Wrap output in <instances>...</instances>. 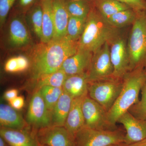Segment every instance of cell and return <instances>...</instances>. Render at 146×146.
I'll list each match as a JSON object with an SVG mask.
<instances>
[{"mask_svg": "<svg viewBox=\"0 0 146 146\" xmlns=\"http://www.w3.org/2000/svg\"><path fill=\"white\" fill-rule=\"evenodd\" d=\"M6 142L5 140L1 136L0 137V146H6Z\"/></svg>", "mask_w": 146, "mask_h": 146, "instance_id": "8d00e7d4", "label": "cell"}, {"mask_svg": "<svg viewBox=\"0 0 146 146\" xmlns=\"http://www.w3.org/2000/svg\"><path fill=\"white\" fill-rule=\"evenodd\" d=\"M18 91L17 89H11L6 91L4 96L5 99L9 102L18 96Z\"/></svg>", "mask_w": 146, "mask_h": 146, "instance_id": "836d02e7", "label": "cell"}, {"mask_svg": "<svg viewBox=\"0 0 146 146\" xmlns=\"http://www.w3.org/2000/svg\"><path fill=\"white\" fill-rule=\"evenodd\" d=\"M93 53L78 49L77 52L65 60L60 69L67 76L80 74L88 72Z\"/></svg>", "mask_w": 146, "mask_h": 146, "instance_id": "5bb4252c", "label": "cell"}, {"mask_svg": "<svg viewBox=\"0 0 146 146\" xmlns=\"http://www.w3.org/2000/svg\"><path fill=\"white\" fill-rule=\"evenodd\" d=\"M136 18L135 13L129 9L115 13L106 21L113 27L119 28L133 23Z\"/></svg>", "mask_w": 146, "mask_h": 146, "instance_id": "484cf974", "label": "cell"}, {"mask_svg": "<svg viewBox=\"0 0 146 146\" xmlns=\"http://www.w3.org/2000/svg\"><path fill=\"white\" fill-rule=\"evenodd\" d=\"M41 1H42V0H41Z\"/></svg>", "mask_w": 146, "mask_h": 146, "instance_id": "b9f144b4", "label": "cell"}, {"mask_svg": "<svg viewBox=\"0 0 146 146\" xmlns=\"http://www.w3.org/2000/svg\"><path fill=\"white\" fill-rule=\"evenodd\" d=\"M35 1V0H19V4L21 8H27L33 5Z\"/></svg>", "mask_w": 146, "mask_h": 146, "instance_id": "e575fe53", "label": "cell"}, {"mask_svg": "<svg viewBox=\"0 0 146 146\" xmlns=\"http://www.w3.org/2000/svg\"><path fill=\"white\" fill-rule=\"evenodd\" d=\"M52 5L54 23L53 39H60L67 35L70 14L65 0H52Z\"/></svg>", "mask_w": 146, "mask_h": 146, "instance_id": "9a60e30c", "label": "cell"}, {"mask_svg": "<svg viewBox=\"0 0 146 146\" xmlns=\"http://www.w3.org/2000/svg\"><path fill=\"white\" fill-rule=\"evenodd\" d=\"M87 73L67 76L63 86V91L73 99L88 95Z\"/></svg>", "mask_w": 146, "mask_h": 146, "instance_id": "ac0fdd59", "label": "cell"}, {"mask_svg": "<svg viewBox=\"0 0 146 146\" xmlns=\"http://www.w3.org/2000/svg\"><path fill=\"white\" fill-rule=\"evenodd\" d=\"M125 146H146V138L134 143L125 145Z\"/></svg>", "mask_w": 146, "mask_h": 146, "instance_id": "d590c367", "label": "cell"}, {"mask_svg": "<svg viewBox=\"0 0 146 146\" xmlns=\"http://www.w3.org/2000/svg\"><path fill=\"white\" fill-rule=\"evenodd\" d=\"M25 20L20 15L11 19L8 28L7 42L12 48H22L31 42L30 35Z\"/></svg>", "mask_w": 146, "mask_h": 146, "instance_id": "7c38bea8", "label": "cell"}, {"mask_svg": "<svg viewBox=\"0 0 146 146\" xmlns=\"http://www.w3.org/2000/svg\"><path fill=\"white\" fill-rule=\"evenodd\" d=\"M71 1H80V0H71Z\"/></svg>", "mask_w": 146, "mask_h": 146, "instance_id": "ab89813d", "label": "cell"}, {"mask_svg": "<svg viewBox=\"0 0 146 146\" xmlns=\"http://www.w3.org/2000/svg\"><path fill=\"white\" fill-rule=\"evenodd\" d=\"M117 123L121 124L125 130L124 143L130 145L146 138V120L135 117L128 111L119 118Z\"/></svg>", "mask_w": 146, "mask_h": 146, "instance_id": "8fae6325", "label": "cell"}, {"mask_svg": "<svg viewBox=\"0 0 146 146\" xmlns=\"http://www.w3.org/2000/svg\"><path fill=\"white\" fill-rule=\"evenodd\" d=\"M41 3L43 9L41 42L46 43L51 41L54 36V23L52 0H42Z\"/></svg>", "mask_w": 146, "mask_h": 146, "instance_id": "ffe728a7", "label": "cell"}, {"mask_svg": "<svg viewBox=\"0 0 146 146\" xmlns=\"http://www.w3.org/2000/svg\"><path fill=\"white\" fill-rule=\"evenodd\" d=\"M86 19L70 16L66 36L74 41H78L83 33Z\"/></svg>", "mask_w": 146, "mask_h": 146, "instance_id": "4316f807", "label": "cell"}, {"mask_svg": "<svg viewBox=\"0 0 146 146\" xmlns=\"http://www.w3.org/2000/svg\"><path fill=\"white\" fill-rule=\"evenodd\" d=\"M93 54L87 72L89 83L114 78V69L110 58V48L108 42Z\"/></svg>", "mask_w": 146, "mask_h": 146, "instance_id": "52a82bcc", "label": "cell"}, {"mask_svg": "<svg viewBox=\"0 0 146 146\" xmlns=\"http://www.w3.org/2000/svg\"><path fill=\"white\" fill-rule=\"evenodd\" d=\"M26 118L27 123L37 130L52 125L51 112L39 91H35L32 97Z\"/></svg>", "mask_w": 146, "mask_h": 146, "instance_id": "9c48e42d", "label": "cell"}, {"mask_svg": "<svg viewBox=\"0 0 146 146\" xmlns=\"http://www.w3.org/2000/svg\"><path fill=\"white\" fill-rule=\"evenodd\" d=\"M16 0H0V25H4L11 9Z\"/></svg>", "mask_w": 146, "mask_h": 146, "instance_id": "4dcf8cb0", "label": "cell"}, {"mask_svg": "<svg viewBox=\"0 0 146 146\" xmlns=\"http://www.w3.org/2000/svg\"><path fill=\"white\" fill-rule=\"evenodd\" d=\"M123 79L111 78L89 82L88 95L107 112L110 109L121 93Z\"/></svg>", "mask_w": 146, "mask_h": 146, "instance_id": "5b68a950", "label": "cell"}, {"mask_svg": "<svg viewBox=\"0 0 146 146\" xmlns=\"http://www.w3.org/2000/svg\"><path fill=\"white\" fill-rule=\"evenodd\" d=\"M82 110L84 127L104 130H113L118 128L110 123L107 111L88 95L84 99Z\"/></svg>", "mask_w": 146, "mask_h": 146, "instance_id": "ba28073f", "label": "cell"}, {"mask_svg": "<svg viewBox=\"0 0 146 146\" xmlns=\"http://www.w3.org/2000/svg\"><path fill=\"white\" fill-rule=\"evenodd\" d=\"M67 77L65 72L61 69L54 72L42 76L35 81V91L44 86L63 87Z\"/></svg>", "mask_w": 146, "mask_h": 146, "instance_id": "7402d4cb", "label": "cell"}, {"mask_svg": "<svg viewBox=\"0 0 146 146\" xmlns=\"http://www.w3.org/2000/svg\"><path fill=\"white\" fill-rule=\"evenodd\" d=\"M146 81V73L140 68L127 74L124 78L121 93L107 112L108 120L112 125L116 126L120 117L138 102L139 93Z\"/></svg>", "mask_w": 146, "mask_h": 146, "instance_id": "7a4b0ae2", "label": "cell"}, {"mask_svg": "<svg viewBox=\"0 0 146 146\" xmlns=\"http://www.w3.org/2000/svg\"><path fill=\"white\" fill-rule=\"evenodd\" d=\"M28 58L24 56L11 58L5 64L4 70L9 73H16L25 71L29 67Z\"/></svg>", "mask_w": 146, "mask_h": 146, "instance_id": "83f0119b", "label": "cell"}, {"mask_svg": "<svg viewBox=\"0 0 146 146\" xmlns=\"http://www.w3.org/2000/svg\"><path fill=\"white\" fill-rule=\"evenodd\" d=\"M141 99L133 105L128 111L135 117L141 120H146V84L141 89Z\"/></svg>", "mask_w": 146, "mask_h": 146, "instance_id": "f546056e", "label": "cell"}, {"mask_svg": "<svg viewBox=\"0 0 146 146\" xmlns=\"http://www.w3.org/2000/svg\"><path fill=\"white\" fill-rule=\"evenodd\" d=\"M125 131L94 129L84 126L75 136L76 146H108L124 143Z\"/></svg>", "mask_w": 146, "mask_h": 146, "instance_id": "277c9868", "label": "cell"}, {"mask_svg": "<svg viewBox=\"0 0 146 146\" xmlns=\"http://www.w3.org/2000/svg\"><path fill=\"white\" fill-rule=\"evenodd\" d=\"M110 55L114 69L113 78L123 79L129 70L127 49L123 39H117L113 41L110 48Z\"/></svg>", "mask_w": 146, "mask_h": 146, "instance_id": "4fadbf2b", "label": "cell"}, {"mask_svg": "<svg viewBox=\"0 0 146 146\" xmlns=\"http://www.w3.org/2000/svg\"><path fill=\"white\" fill-rule=\"evenodd\" d=\"M114 28L101 15L90 11L83 33L78 40L79 49L93 53L96 52L115 38L116 32Z\"/></svg>", "mask_w": 146, "mask_h": 146, "instance_id": "3957f363", "label": "cell"}, {"mask_svg": "<svg viewBox=\"0 0 146 146\" xmlns=\"http://www.w3.org/2000/svg\"><path fill=\"white\" fill-rule=\"evenodd\" d=\"M66 6L70 16L86 18L90 11L89 5L83 0L66 2Z\"/></svg>", "mask_w": 146, "mask_h": 146, "instance_id": "f1b7e54d", "label": "cell"}, {"mask_svg": "<svg viewBox=\"0 0 146 146\" xmlns=\"http://www.w3.org/2000/svg\"><path fill=\"white\" fill-rule=\"evenodd\" d=\"M78 42L65 36L35 46L31 54L32 78L35 80L60 70L65 60L77 52Z\"/></svg>", "mask_w": 146, "mask_h": 146, "instance_id": "6da1fadb", "label": "cell"}, {"mask_svg": "<svg viewBox=\"0 0 146 146\" xmlns=\"http://www.w3.org/2000/svg\"><path fill=\"white\" fill-rule=\"evenodd\" d=\"M31 29L41 42L42 36L43 9L41 3L35 5L31 8L27 14Z\"/></svg>", "mask_w": 146, "mask_h": 146, "instance_id": "603a6c76", "label": "cell"}, {"mask_svg": "<svg viewBox=\"0 0 146 146\" xmlns=\"http://www.w3.org/2000/svg\"><path fill=\"white\" fill-rule=\"evenodd\" d=\"M125 4L134 10L140 11L146 9V3L144 0H117Z\"/></svg>", "mask_w": 146, "mask_h": 146, "instance_id": "1f68e13d", "label": "cell"}, {"mask_svg": "<svg viewBox=\"0 0 146 146\" xmlns=\"http://www.w3.org/2000/svg\"><path fill=\"white\" fill-rule=\"evenodd\" d=\"M10 106L16 110H21L25 104L24 98L22 96H17L14 99L9 102Z\"/></svg>", "mask_w": 146, "mask_h": 146, "instance_id": "d6a6232c", "label": "cell"}, {"mask_svg": "<svg viewBox=\"0 0 146 146\" xmlns=\"http://www.w3.org/2000/svg\"><path fill=\"white\" fill-rule=\"evenodd\" d=\"M16 110L9 105H0V123L1 127L24 130L27 122Z\"/></svg>", "mask_w": 146, "mask_h": 146, "instance_id": "d6986e66", "label": "cell"}, {"mask_svg": "<svg viewBox=\"0 0 146 146\" xmlns=\"http://www.w3.org/2000/svg\"><path fill=\"white\" fill-rule=\"evenodd\" d=\"M145 84H146V83H145Z\"/></svg>", "mask_w": 146, "mask_h": 146, "instance_id": "60d3db41", "label": "cell"}, {"mask_svg": "<svg viewBox=\"0 0 146 146\" xmlns=\"http://www.w3.org/2000/svg\"><path fill=\"white\" fill-rule=\"evenodd\" d=\"M73 99L69 94L63 91L52 111V125L64 126L70 110Z\"/></svg>", "mask_w": 146, "mask_h": 146, "instance_id": "44dd1931", "label": "cell"}, {"mask_svg": "<svg viewBox=\"0 0 146 146\" xmlns=\"http://www.w3.org/2000/svg\"><path fill=\"white\" fill-rule=\"evenodd\" d=\"M86 96L73 99L70 110L64 126L74 137L77 132L84 126L82 104Z\"/></svg>", "mask_w": 146, "mask_h": 146, "instance_id": "e0dca14e", "label": "cell"}, {"mask_svg": "<svg viewBox=\"0 0 146 146\" xmlns=\"http://www.w3.org/2000/svg\"><path fill=\"white\" fill-rule=\"evenodd\" d=\"M125 143H121L118 144H115V145H111L108 146H125Z\"/></svg>", "mask_w": 146, "mask_h": 146, "instance_id": "74e56055", "label": "cell"}, {"mask_svg": "<svg viewBox=\"0 0 146 146\" xmlns=\"http://www.w3.org/2000/svg\"><path fill=\"white\" fill-rule=\"evenodd\" d=\"M39 146H48L45 145H40V144H39Z\"/></svg>", "mask_w": 146, "mask_h": 146, "instance_id": "f35d334b", "label": "cell"}, {"mask_svg": "<svg viewBox=\"0 0 146 146\" xmlns=\"http://www.w3.org/2000/svg\"><path fill=\"white\" fill-rule=\"evenodd\" d=\"M0 135L10 146H39L35 136L25 130L1 127Z\"/></svg>", "mask_w": 146, "mask_h": 146, "instance_id": "2e32d148", "label": "cell"}, {"mask_svg": "<svg viewBox=\"0 0 146 146\" xmlns=\"http://www.w3.org/2000/svg\"><path fill=\"white\" fill-rule=\"evenodd\" d=\"M37 91L40 92L47 108L51 112L64 91L63 87L48 86H42Z\"/></svg>", "mask_w": 146, "mask_h": 146, "instance_id": "d4e9b609", "label": "cell"}, {"mask_svg": "<svg viewBox=\"0 0 146 146\" xmlns=\"http://www.w3.org/2000/svg\"><path fill=\"white\" fill-rule=\"evenodd\" d=\"M133 23L127 48L130 70L139 67L146 56V16H136Z\"/></svg>", "mask_w": 146, "mask_h": 146, "instance_id": "8992f818", "label": "cell"}, {"mask_svg": "<svg viewBox=\"0 0 146 146\" xmlns=\"http://www.w3.org/2000/svg\"><path fill=\"white\" fill-rule=\"evenodd\" d=\"M98 7L100 15L106 20L115 13L130 8L117 0H102L99 3Z\"/></svg>", "mask_w": 146, "mask_h": 146, "instance_id": "cb8c5ba5", "label": "cell"}, {"mask_svg": "<svg viewBox=\"0 0 146 146\" xmlns=\"http://www.w3.org/2000/svg\"><path fill=\"white\" fill-rule=\"evenodd\" d=\"M35 138L40 145L76 146L75 138L64 126L51 125L37 131Z\"/></svg>", "mask_w": 146, "mask_h": 146, "instance_id": "30bf717a", "label": "cell"}]
</instances>
